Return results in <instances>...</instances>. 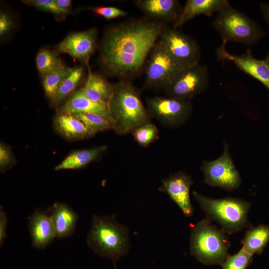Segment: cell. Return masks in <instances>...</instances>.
<instances>
[{"mask_svg": "<svg viewBox=\"0 0 269 269\" xmlns=\"http://www.w3.org/2000/svg\"><path fill=\"white\" fill-rule=\"evenodd\" d=\"M193 183L190 175L180 171L162 179L158 190L167 193L183 214L190 217L193 214V208L190 198V190Z\"/></svg>", "mask_w": 269, "mask_h": 269, "instance_id": "cell-12", "label": "cell"}, {"mask_svg": "<svg viewBox=\"0 0 269 269\" xmlns=\"http://www.w3.org/2000/svg\"><path fill=\"white\" fill-rule=\"evenodd\" d=\"M265 61L267 63V65L268 66L269 68V53H268L266 57V58L264 59Z\"/></svg>", "mask_w": 269, "mask_h": 269, "instance_id": "cell-37", "label": "cell"}, {"mask_svg": "<svg viewBox=\"0 0 269 269\" xmlns=\"http://www.w3.org/2000/svg\"><path fill=\"white\" fill-rule=\"evenodd\" d=\"M91 10L95 13L107 19L124 17L128 15L126 11L114 6H98L92 8Z\"/></svg>", "mask_w": 269, "mask_h": 269, "instance_id": "cell-32", "label": "cell"}, {"mask_svg": "<svg viewBox=\"0 0 269 269\" xmlns=\"http://www.w3.org/2000/svg\"><path fill=\"white\" fill-rule=\"evenodd\" d=\"M70 68L64 65L58 70L43 78V86L46 96L51 101L54 99L63 80L69 75Z\"/></svg>", "mask_w": 269, "mask_h": 269, "instance_id": "cell-27", "label": "cell"}, {"mask_svg": "<svg viewBox=\"0 0 269 269\" xmlns=\"http://www.w3.org/2000/svg\"><path fill=\"white\" fill-rule=\"evenodd\" d=\"M16 163L15 158L10 147L3 142L0 144V170L1 172L9 169Z\"/></svg>", "mask_w": 269, "mask_h": 269, "instance_id": "cell-31", "label": "cell"}, {"mask_svg": "<svg viewBox=\"0 0 269 269\" xmlns=\"http://www.w3.org/2000/svg\"><path fill=\"white\" fill-rule=\"evenodd\" d=\"M132 134L139 145L146 147L157 139L158 130L155 125L149 122L137 128Z\"/></svg>", "mask_w": 269, "mask_h": 269, "instance_id": "cell-28", "label": "cell"}, {"mask_svg": "<svg viewBox=\"0 0 269 269\" xmlns=\"http://www.w3.org/2000/svg\"><path fill=\"white\" fill-rule=\"evenodd\" d=\"M55 2L60 8L66 10H69L72 3L70 0H55Z\"/></svg>", "mask_w": 269, "mask_h": 269, "instance_id": "cell-35", "label": "cell"}, {"mask_svg": "<svg viewBox=\"0 0 269 269\" xmlns=\"http://www.w3.org/2000/svg\"><path fill=\"white\" fill-rule=\"evenodd\" d=\"M107 149V145H101L90 149L74 151L56 166L54 170L76 169L84 167L100 157Z\"/></svg>", "mask_w": 269, "mask_h": 269, "instance_id": "cell-22", "label": "cell"}, {"mask_svg": "<svg viewBox=\"0 0 269 269\" xmlns=\"http://www.w3.org/2000/svg\"><path fill=\"white\" fill-rule=\"evenodd\" d=\"M207 66L199 63L180 71L163 89L167 96L190 100L208 86Z\"/></svg>", "mask_w": 269, "mask_h": 269, "instance_id": "cell-9", "label": "cell"}, {"mask_svg": "<svg viewBox=\"0 0 269 269\" xmlns=\"http://www.w3.org/2000/svg\"><path fill=\"white\" fill-rule=\"evenodd\" d=\"M28 226L32 245L37 249L46 248L56 238V233L49 212L36 208L28 218Z\"/></svg>", "mask_w": 269, "mask_h": 269, "instance_id": "cell-15", "label": "cell"}, {"mask_svg": "<svg viewBox=\"0 0 269 269\" xmlns=\"http://www.w3.org/2000/svg\"><path fill=\"white\" fill-rule=\"evenodd\" d=\"M229 2L226 0H187L172 27L178 28L198 15L210 16Z\"/></svg>", "mask_w": 269, "mask_h": 269, "instance_id": "cell-18", "label": "cell"}, {"mask_svg": "<svg viewBox=\"0 0 269 269\" xmlns=\"http://www.w3.org/2000/svg\"><path fill=\"white\" fill-rule=\"evenodd\" d=\"M13 26L11 18L6 13L1 12L0 14V36L2 37L8 33Z\"/></svg>", "mask_w": 269, "mask_h": 269, "instance_id": "cell-33", "label": "cell"}, {"mask_svg": "<svg viewBox=\"0 0 269 269\" xmlns=\"http://www.w3.org/2000/svg\"><path fill=\"white\" fill-rule=\"evenodd\" d=\"M47 210L51 217L56 238L61 240L74 234L79 216L70 206L55 202Z\"/></svg>", "mask_w": 269, "mask_h": 269, "instance_id": "cell-17", "label": "cell"}, {"mask_svg": "<svg viewBox=\"0 0 269 269\" xmlns=\"http://www.w3.org/2000/svg\"><path fill=\"white\" fill-rule=\"evenodd\" d=\"M146 105L151 118L170 128H177L187 122L193 111L190 100L168 96L147 98Z\"/></svg>", "mask_w": 269, "mask_h": 269, "instance_id": "cell-8", "label": "cell"}, {"mask_svg": "<svg viewBox=\"0 0 269 269\" xmlns=\"http://www.w3.org/2000/svg\"><path fill=\"white\" fill-rule=\"evenodd\" d=\"M22 2L39 9L56 14H67L70 12L69 10L60 8L53 0H22Z\"/></svg>", "mask_w": 269, "mask_h": 269, "instance_id": "cell-30", "label": "cell"}, {"mask_svg": "<svg viewBox=\"0 0 269 269\" xmlns=\"http://www.w3.org/2000/svg\"><path fill=\"white\" fill-rule=\"evenodd\" d=\"M83 74L82 67L70 68L69 75L63 80L58 91L52 101L53 105L57 106L62 103L68 97L74 93Z\"/></svg>", "mask_w": 269, "mask_h": 269, "instance_id": "cell-24", "label": "cell"}, {"mask_svg": "<svg viewBox=\"0 0 269 269\" xmlns=\"http://www.w3.org/2000/svg\"><path fill=\"white\" fill-rule=\"evenodd\" d=\"M166 24L148 18L115 25L104 35L100 63L110 75L130 80L143 69Z\"/></svg>", "mask_w": 269, "mask_h": 269, "instance_id": "cell-1", "label": "cell"}, {"mask_svg": "<svg viewBox=\"0 0 269 269\" xmlns=\"http://www.w3.org/2000/svg\"><path fill=\"white\" fill-rule=\"evenodd\" d=\"M87 243L96 254L115 262L129 252V231L117 222L116 214L103 216L95 215Z\"/></svg>", "mask_w": 269, "mask_h": 269, "instance_id": "cell-3", "label": "cell"}, {"mask_svg": "<svg viewBox=\"0 0 269 269\" xmlns=\"http://www.w3.org/2000/svg\"><path fill=\"white\" fill-rule=\"evenodd\" d=\"M223 144L222 155L212 161H203L200 169L204 174L205 183L232 191L240 186L242 179L234 164L228 144L225 141Z\"/></svg>", "mask_w": 269, "mask_h": 269, "instance_id": "cell-7", "label": "cell"}, {"mask_svg": "<svg viewBox=\"0 0 269 269\" xmlns=\"http://www.w3.org/2000/svg\"><path fill=\"white\" fill-rule=\"evenodd\" d=\"M226 43L223 40L221 45L217 49L218 58L232 61L238 68L263 84L269 91V68L265 60L256 59L250 49L241 55L232 54L226 49Z\"/></svg>", "mask_w": 269, "mask_h": 269, "instance_id": "cell-14", "label": "cell"}, {"mask_svg": "<svg viewBox=\"0 0 269 269\" xmlns=\"http://www.w3.org/2000/svg\"><path fill=\"white\" fill-rule=\"evenodd\" d=\"M230 246L226 233L207 218L199 221L191 230L190 253L205 265L222 266L229 255Z\"/></svg>", "mask_w": 269, "mask_h": 269, "instance_id": "cell-5", "label": "cell"}, {"mask_svg": "<svg viewBox=\"0 0 269 269\" xmlns=\"http://www.w3.org/2000/svg\"><path fill=\"white\" fill-rule=\"evenodd\" d=\"M192 195L207 218L218 223L226 233L231 234L253 227L248 218L251 204L244 199L211 198L196 191L192 192Z\"/></svg>", "mask_w": 269, "mask_h": 269, "instance_id": "cell-4", "label": "cell"}, {"mask_svg": "<svg viewBox=\"0 0 269 269\" xmlns=\"http://www.w3.org/2000/svg\"><path fill=\"white\" fill-rule=\"evenodd\" d=\"M36 63L39 73L44 78L62 66L60 59L53 52L45 49H41L37 54Z\"/></svg>", "mask_w": 269, "mask_h": 269, "instance_id": "cell-25", "label": "cell"}, {"mask_svg": "<svg viewBox=\"0 0 269 269\" xmlns=\"http://www.w3.org/2000/svg\"><path fill=\"white\" fill-rule=\"evenodd\" d=\"M57 131L65 137L79 140L93 137L96 133L70 113H58L54 119Z\"/></svg>", "mask_w": 269, "mask_h": 269, "instance_id": "cell-20", "label": "cell"}, {"mask_svg": "<svg viewBox=\"0 0 269 269\" xmlns=\"http://www.w3.org/2000/svg\"><path fill=\"white\" fill-rule=\"evenodd\" d=\"M113 85V93L108 105L117 134H132L138 127L151 122L140 92L130 80H120Z\"/></svg>", "mask_w": 269, "mask_h": 269, "instance_id": "cell-2", "label": "cell"}, {"mask_svg": "<svg viewBox=\"0 0 269 269\" xmlns=\"http://www.w3.org/2000/svg\"><path fill=\"white\" fill-rule=\"evenodd\" d=\"M144 88L164 89L181 70L159 39L147 60Z\"/></svg>", "mask_w": 269, "mask_h": 269, "instance_id": "cell-10", "label": "cell"}, {"mask_svg": "<svg viewBox=\"0 0 269 269\" xmlns=\"http://www.w3.org/2000/svg\"><path fill=\"white\" fill-rule=\"evenodd\" d=\"M159 40L181 70L199 63V46L192 38L178 28L166 26Z\"/></svg>", "mask_w": 269, "mask_h": 269, "instance_id": "cell-11", "label": "cell"}, {"mask_svg": "<svg viewBox=\"0 0 269 269\" xmlns=\"http://www.w3.org/2000/svg\"><path fill=\"white\" fill-rule=\"evenodd\" d=\"M213 24L226 42L234 41L251 45L264 34L253 19L232 7L229 2L217 12Z\"/></svg>", "mask_w": 269, "mask_h": 269, "instance_id": "cell-6", "label": "cell"}, {"mask_svg": "<svg viewBox=\"0 0 269 269\" xmlns=\"http://www.w3.org/2000/svg\"><path fill=\"white\" fill-rule=\"evenodd\" d=\"M8 218L2 206L0 207V246L1 247L7 238L6 227Z\"/></svg>", "mask_w": 269, "mask_h": 269, "instance_id": "cell-34", "label": "cell"}, {"mask_svg": "<svg viewBox=\"0 0 269 269\" xmlns=\"http://www.w3.org/2000/svg\"><path fill=\"white\" fill-rule=\"evenodd\" d=\"M253 255L243 248L236 254L228 255L221 266L222 269H247Z\"/></svg>", "mask_w": 269, "mask_h": 269, "instance_id": "cell-29", "label": "cell"}, {"mask_svg": "<svg viewBox=\"0 0 269 269\" xmlns=\"http://www.w3.org/2000/svg\"><path fill=\"white\" fill-rule=\"evenodd\" d=\"M134 3L146 18L165 24H173L182 10L176 0H137Z\"/></svg>", "mask_w": 269, "mask_h": 269, "instance_id": "cell-16", "label": "cell"}, {"mask_svg": "<svg viewBox=\"0 0 269 269\" xmlns=\"http://www.w3.org/2000/svg\"><path fill=\"white\" fill-rule=\"evenodd\" d=\"M97 35L95 28L69 34L58 44L57 49L87 64L94 53Z\"/></svg>", "mask_w": 269, "mask_h": 269, "instance_id": "cell-13", "label": "cell"}, {"mask_svg": "<svg viewBox=\"0 0 269 269\" xmlns=\"http://www.w3.org/2000/svg\"><path fill=\"white\" fill-rule=\"evenodd\" d=\"M269 241V225L261 224L248 230L242 241L243 248L250 254L262 253Z\"/></svg>", "mask_w": 269, "mask_h": 269, "instance_id": "cell-23", "label": "cell"}, {"mask_svg": "<svg viewBox=\"0 0 269 269\" xmlns=\"http://www.w3.org/2000/svg\"><path fill=\"white\" fill-rule=\"evenodd\" d=\"M74 113L99 114L112 120L108 104L90 100L84 95L81 88L75 91L59 110V113Z\"/></svg>", "mask_w": 269, "mask_h": 269, "instance_id": "cell-19", "label": "cell"}, {"mask_svg": "<svg viewBox=\"0 0 269 269\" xmlns=\"http://www.w3.org/2000/svg\"><path fill=\"white\" fill-rule=\"evenodd\" d=\"M81 89L90 100L108 104L113 95V85L101 75L92 73L89 68L87 81Z\"/></svg>", "mask_w": 269, "mask_h": 269, "instance_id": "cell-21", "label": "cell"}, {"mask_svg": "<svg viewBox=\"0 0 269 269\" xmlns=\"http://www.w3.org/2000/svg\"><path fill=\"white\" fill-rule=\"evenodd\" d=\"M70 114L81 120L96 133L109 130H114V124L113 120L106 116L86 113Z\"/></svg>", "mask_w": 269, "mask_h": 269, "instance_id": "cell-26", "label": "cell"}, {"mask_svg": "<svg viewBox=\"0 0 269 269\" xmlns=\"http://www.w3.org/2000/svg\"><path fill=\"white\" fill-rule=\"evenodd\" d=\"M261 8L265 18L269 24V4L262 3Z\"/></svg>", "mask_w": 269, "mask_h": 269, "instance_id": "cell-36", "label": "cell"}]
</instances>
